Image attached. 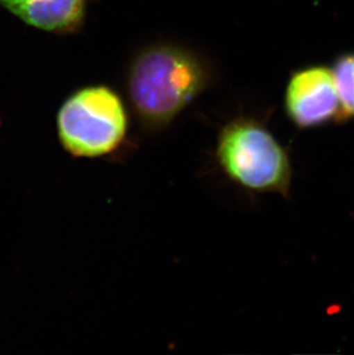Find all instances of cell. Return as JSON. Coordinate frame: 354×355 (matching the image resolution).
I'll use <instances>...</instances> for the list:
<instances>
[{
    "label": "cell",
    "instance_id": "1",
    "mask_svg": "<svg viewBox=\"0 0 354 355\" xmlns=\"http://www.w3.org/2000/svg\"><path fill=\"white\" fill-rule=\"evenodd\" d=\"M203 58L174 44L145 47L131 61L126 78L128 98L146 132H159L211 84Z\"/></svg>",
    "mask_w": 354,
    "mask_h": 355
},
{
    "label": "cell",
    "instance_id": "2",
    "mask_svg": "<svg viewBox=\"0 0 354 355\" xmlns=\"http://www.w3.org/2000/svg\"><path fill=\"white\" fill-rule=\"evenodd\" d=\"M215 161L224 176L245 191L290 198V153L260 121L238 116L224 125L217 135Z\"/></svg>",
    "mask_w": 354,
    "mask_h": 355
},
{
    "label": "cell",
    "instance_id": "3",
    "mask_svg": "<svg viewBox=\"0 0 354 355\" xmlns=\"http://www.w3.org/2000/svg\"><path fill=\"white\" fill-rule=\"evenodd\" d=\"M57 129L60 144L74 158H110L127 144L129 115L114 89L87 85L62 103Z\"/></svg>",
    "mask_w": 354,
    "mask_h": 355
},
{
    "label": "cell",
    "instance_id": "4",
    "mask_svg": "<svg viewBox=\"0 0 354 355\" xmlns=\"http://www.w3.org/2000/svg\"><path fill=\"white\" fill-rule=\"evenodd\" d=\"M284 110L299 130L337 123L339 98L332 69L314 64L294 71L285 89Z\"/></svg>",
    "mask_w": 354,
    "mask_h": 355
},
{
    "label": "cell",
    "instance_id": "5",
    "mask_svg": "<svg viewBox=\"0 0 354 355\" xmlns=\"http://www.w3.org/2000/svg\"><path fill=\"white\" fill-rule=\"evenodd\" d=\"M0 6L40 31L73 34L83 24L87 0H0Z\"/></svg>",
    "mask_w": 354,
    "mask_h": 355
},
{
    "label": "cell",
    "instance_id": "6",
    "mask_svg": "<svg viewBox=\"0 0 354 355\" xmlns=\"http://www.w3.org/2000/svg\"><path fill=\"white\" fill-rule=\"evenodd\" d=\"M339 98L337 123L354 120V53L342 54L332 66Z\"/></svg>",
    "mask_w": 354,
    "mask_h": 355
}]
</instances>
